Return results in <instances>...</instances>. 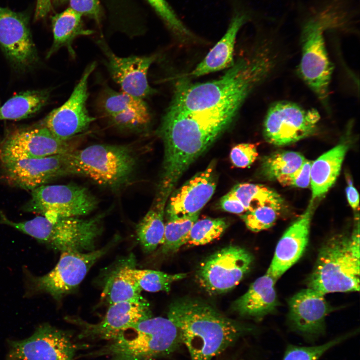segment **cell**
Returning a JSON list of instances; mask_svg holds the SVG:
<instances>
[{
	"label": "cell",
	"instance_id": "6da1fadb",
	"mask_svg": "<svg viewBox=\"0 0 360 360\" xmlns=\"http://www.w3.org/2000/svg\"><path fill=\"white\" fill-rule=\"evenodd\" d=\"M246 100L192 113L168 110L158 130L164 145L160 182L174 190L190 166L230 126Z\"/></svg>",
	"mask_w": 360,
	"mask_h": 360
},
{
	"label": "cell",
	"instance_id": "7a4b0ae2",
	"mask_svg": "<svg viewBox=\"0 0 360 360\" xmlns=\"http://www.w3.org/2000/svg\"><path fill=\"white\" fill-rule=\"evenodd\" d=\"M274 62L270 52L259 50L240 58L218 80L200 84L180 80L168 110L192 113L246 98L270 76Z\"/></svg>",
	"mask_w": 360,
	"mask_h": 360
},
{
	"label": "cell",
	"instance_id": "3957f363",
	"mask_svg": "<svg viewBox=\"0 0 360 360\" xmlns=\"http://www.w3.org/2000/svg\"><path fill=\"white\" fill-rule=\"evenodd\" d=\"M168 318L176 327L191 360H213L252 332L210 304L193 298L173 302Z\"/></svg>",
	"mask_w": 360,
	"mask_h": 360
},
{
	"label": "cell",
	"instance_id": "277c9868",
	"mask_svg": "<svg viewBox=\"0 0 360 360\" xmlns=\"http://www.w3.org/2000/svg\"><path fill=\"white\" fill-rule=\"evenodd\" d=\"M182 344L179 332L169 318L153 316L86 356L98 360H157L171 355Z\"/></svg>",
	"mask_w": 360,
	"mask_h": 360
},
{
	"label": "cell",
	"instance_id": "5b68a950",
	"mask_svg": "<svg viewBox=\"0 0 360 360\" xmlns=\"http://www.w3.org/2000/svg\"><path fill=\"white\" fill-rule=\"evenodd\" d=\"M351 236L339 234L322 246L311 274L308 288L324 295L360 290L359 219Z\"/></svg>",
	"mask_w": 360,
	"mask_h": 360
},
{
	"label": "cell",
	"instance_id": "8992f818",
	"mask_svg": "<svg viewBox=\"0 0 360 360\" xmlns=\"http://www.w3.org/2000/svg\"><path fill=\"white\" fill-rule=\"evenodd\" d=\"M104 216L103 214L89 219L72 217L51 220L40 216L21 222L2 216L0 224L14 228L54 251L85 252L95 250L96 241L102 232Z\"/></svg>",
	"mask_w": 360,
	"mask_h": 360
},
{
	"label": "cell",
	"instance_id": "52a82bcc",
	"mask_svg": "<svg viewBox=\"0 0 360 360\" xmlns=\"http://www.w3.org/2000/svg\"><path fill=\"white\" fill-rule=\"evenodd\" d=\"M72 175L86 177L113 191L132 180L138 164L136 152L128 145L97 144L70 154Z\"/></svg>",
	"mask_w": 360,
	"mask_h": 360
},
{
	"label": "cell",
	"instance_id": "ba28073f",
	"mask_svg": "<svg viewBox=\"0 0 360 360\" xmlns=\"http://www.w3.org/2000/svg\"><path fill=\"white\" fill-rule=\"evenodd\" d=\"M98 204L96 197L85 187L72 184H46L32 191L22 210L54 220L88 215Z\"/></svg>",
	"mask_w": 360,
	"mask_h": 360
},
{
	"label": "cell",
	"instance_id": "9c48e42d",
	"mask_svg": "<svg viewBox=\"0 0 360 360\" xmlns=\"http://www.w3.org/2000/svg\"><path fill=\"white\" fill-rule=\"evenodd\" d=\"M113 244L92 252H64L56 266L42 276H28V294H47L56 300L72 292L81 284L87 274Z\"/></svg>",
	"mask_w": 360,
	"mask_h": 360
},
{
	"label": "cell",
	"instance_id": "30bf717a",
	"mask_svg": "<svg viewBox=\"0 0 360 360\" xmlns=\"http://www.w3.org/2000/svg\"><path fill=\"white\" fill-rule=\"evenodd\" d=\"M325 28L324 22L318 20H310L304 24L302 33V56L298 69L302 80L328 110L334 66L326 46Z\"/></svg>",
	"mask_w": 360,
	"mask_h": 360
},
{
	"label": "cell",
	"instance_id": "8fae6325",
	"mask_svg": "<svg viewBox=\"0 0 360 360\" xmlns=\"http://www.w3.org/2000/svg\"><path fill=\"white\" fill-rule=\"evenodd\" d=\"M320 120V114L314 108L306 109L288 101L277 102L266 116L264 138L274 146L292 144L313 134Z\"/></svg>",
	"mask_w": 360,
	"mask_h": 360
},
{
	"label": "cell",
	"instance_id": "7c38bea8",
	"mask_svg": "<svg viewBox=\"0 0 360 360\" xmlns=\"http://www.w3.org/2000/svg\"><path fill=\"white\" fill-rule=\"evenodd\" d=\"M254 256L239 246L224 248L208 257L196 274L200 286L210 295L227 292L236 287L250 271Z\"/></svg>",
	"mask_w": 360,
	"mask_h": 360
},
{
	"label": "cell",
	"instance_id": "4fadbf2b",
	"mask_svg": "<svg viewBox=\"0 0 360 360\" xmlns=\"http://www.w3.org/2000/svg\"><path fill=\"white\" fill-rule=\"evenodd\" d=\"M72 140L59 139L41 124L18 128L0 142V161L4 164L70 152L75 150Z\"/></svg>",
	"mask_w": 360,
	"mask_h": 360
},
{
	"label": "cell",
	"instance_id": "5bb4252c",
	"mask_svg": "<svg viewBox=\"0 0 360 360\" xmlns=\"http://www.w3.org/2000/svg\"><path fill=\"white\" fill-rule=\"evenodd\" d=\"M96 66V62L85 69L68 100L51 112L40 123L56 138L70 140L86 132L95 120L87 109L88 82Z\"/></svg>",
	"mask_w": 360,
	"mask_h": 360
},
{
	"label": "cell",
	"instance_id": "9a60e30c",
	"mask_svg": "<svg viewBox=\"0 0 360 360\" xmlns=\"http://www.w3.org/2000/svg\"><path fill=\"white\" fill-rule=\"evenodd\" d=\"M78 350L68 332L46 324L25 340L10 341L7 360H76Z\"/></svg>",
	"mask_w": 360,
	"mask_h": 360
},
{
	"label": "cell",
	"instance_id": "2e32d148",
	"mask_svg": "<svg viewBox=\"0 0 360 360\" xmlns=\"http://www.w3.org/2000/svg\"><path fill=\"white\" fill-rule=\"evenodd\" d=\"M0 48L18 70H28L38 64L40 58L26 13L0 6Z\"/></svg>",
	"mask_w": 360,
	"mask_h": 360
},
{
	"label": "cell",
	"instance_id": "e0dca14e",
	"mask_svg": "<svg viewBox=\"0 0 360 360\" xmlns=\"http://www.w3.org/2000/svg\"><path fill=\"white\" fill-rule=\"evenodd\" d=\"M100 113L112 126L124 132L140 134L148 128L152 120L144 100L104 86L97 100Z\"/></svg>",
	"mask_w": 360,
	"mask_h": 360
},
{
	"label": "cell",
	"instance_id": "ac0fdd59",
	"mask_svg": "<svg viewBox=\"0 0 360 360\" xmlns=\"http://www.w3.org/2000/svg\"><path fill=\"white\" fill-rule=\"evenodd\" d=\"M70 152L2 164L4 177L12 186L32 192L58 178L72 175Z\"/></svg>",
	"mask_w": 360,
	"mask_h": 360
},
{
	"label": "cell",
	"instance_id": "d6986e66",
	"mask_svg": "<svg viewBox=\"0 0 360 360\" xmlns=\"http://www.w3.org/2000/svg\"><path fill=\"white\" fill-rule=\"evenodd\" d=\"M153 316L150 305L144 298L110 306L104 318L96 324L80 319L70 320L81 328L80 339L112 340L140 322Z\"/></svg>",
	"mask_w": 360,
	"mask_h": 360
},
{
	"label": "cell",
	"instance_id": "ffe728a7",
	"mask_svg": "<svg viewBox=\"0 0 360 360\" xmlns=\"http://www.w3.org/2000/svg\"><path fill=\"white\" fill-rule=\"evenodd\" d=\"M98 44L105 56L104 66L123 92L142 100L156 92L149 84L148 76L151 66L156 60V54L121 58L104 42L100 41Z\"/></svg>",
	"mask_w": 360,
	"mask_h": 360
},
{
	"label": "cell",
	"instance_id": "44dd1931",
	"mask_svg": "<svg viewBox=\"0 0 360 360\" xmlns=\"http://www.w3.org/2000/svg\"><path fill=\"white\" fill-rule=\"evenodd\" d=\"M324 296L308 288L289 300L290 328L308 341L315 340L326 332V319L332 308Z\"/></svg>",
	"mask_w": 360,
	"mask_h": 360
},
{
	"label": "cell",
	"instance_id": "7402d4cb",
	"mask_svg": "<svg viewBox=\"0 0 360 360\" xmlns=\"http://www.w3.org/2000/svg\"><path fill=\"white\" fill-rule=\"evenodd\" d=\"M217 183L216 164L213 161L204 170L172 193L166 206V218L200 213L214 196Z\"/></svg>",
	"mask_w": 360,
	"mask_h": 360
},
{
	"label": "cell",
	"instance_id": "603a6c76",
	"mask_svg": "<svg viewBox=\"0 0 360 360\" xmlns=\"http://www.w3.org/2000/svg\"><path fill=\"white\" fill-rule=\"evenodd\" d=\"M314 209V202L311 200L306 211L288 228L278 242L266 272L276 281L302 256L308 243Z\"/></svg>",
	"mask_w": 360,
	"mask_h": 360
},
{
	"label": "cell",
	"instance_id": "cb8c5ba5",
	"mask_svg": "<svg viewBox=\"0 0 360 360\" xmlns=\"http://www.w3.org/2000/svg\"><path fill=\"white\" fill-rule=\"evenodd\" d=\"M276 280L266 272L256 280L248 292L233 304V309L242 316L260 320L276 312L279 306Z\"/></svg>",
	"mask_w": 360,
	"mask_h": 360
},
{
	"label": "cell",
	"instance_id": "d4e9b609",
	"mask_svg": "<svg viewBox=\"0 0 360 360\" xmlns=\"http://www.w3.org/2000/svg\"><path fill=\"white\" fill-rule=\"evenodd\" d=\"M172 192V190L160 184L151 208L136 226L137 237L145 253L150 254L154 252L164 242L166 208Z\"/></svg>",
	"mask_w": 360,
	"mask_h": 360
},
{
	"label": "cell",
	"instance_id": "484cf974",
	"mask_svg": "<svg viewBox=\"0 0 360 360\" xmlns=\"http://www.w3.org/2000/svg\"><path fill=\"white\" fill-rule=\"evenodd\" d=\"M346 140L312 162L310 184L312 200L314 202L323 197L335 184L349 148L348 140Z\"/></svg>",
	"mask_w": 360,
	"mask_h": 360
},
{
	"label": "cell",
	"instance_id": "4316f807",
	"mask_svg": "<svg viewBox=\"0 0 360 360\" xmlns=\"http://www.w3.org/2000/svg\"><path fill=\"white\" fill-rule=\"evenodd\" d=\"M242 14H236L222 38L191 72L192 76H201L230 68L234 64V53L239 30L247 20Z\"/></svg>",
	"mask_w": 360,
	"mask_h": 360
},
{
	"label": "cell",
	"instance_id": "83f0119b",
	"mask_svg": "<svg viewBox=\"0 0 360 360\" xmlns=\"http://www.w3.org/2000/svg\"><path fill=\"white\" fill-rule=\"evenodd\" d=\"M133 256L120 263L108 277L102 296L110 306L142 298V290L134 276L135 262Z\"/></svg>",
	"mask_w": 360,
	"mask_h": 360
},
{
	"label": "cell",
	"instance_id": "f1b7e54d",
	"mask_svg": "<svg viewBox=\"0 0 360 360\" xmlns=\"http://www.w3.org/2000/svg\"><path fill=\"white\" fill-rule=\"evenodd\" d=\"M82 16L81 14L70 7L52 17L54 41L46 54L47 58L64 47L67 48L72 58H76V53L72 47L74 40L78 36L92 34V31L84 28Z\"/></svg>",
	"mask_w": 360,
	"mask_h": 360
},
{
	"label": "cell",
	"instance_id": "f546056e",
	"mask_svg": "<svg viewBox=\"0 0 360 360\" xmlns=\"http://www.w3.org/2000/svg\"><path fill=\"white\" fill-rule=\"evenodd\" d=\"M50 98V92L48 90L21 92L0 107V121L22 120L32 117L47 104Z\"/></svg>",
	"mask_w": 360,
	"mask_h": 360
},
{
	"label": "cell",
	"instance_id": "4dcf8cb0",
	"mask_svg": "<svg viewBox=\"0 0 360 360\" xmlns=\"http://www.w3.org/2000/svg\"><path fill=\"white\" fill-rule=\"evenodd\" d=\"M230 192L243 204L246 211L270 206L280 210L283 206L281 196L274 190L260 184L249 183L235 186Z\"/></svg>",
	"mask_w": 360,
	"mask_h": 360
},
{
	"label": "cell",
	"instance_id": "1f68e13d",
	"mask_svg": "<svg viewBox=\"0 0 360 360\" xmlns=\"http://www.w3.org/2000/svg\"><path fill=\"white\" fill-rule=\"evenodd\" d=\"M200 214L167 218L164 242L162 245L164 254L176 252L186 244L192 228L198 220Z\"/></svg>",
	"mask_w": 360,
	"mask_h": 360
},
{
	"label": "cell",
	"instance_id": "d6a6232c",
	"mask_svg": "<svg viewBox=\"0 0 360 360\" xmlns=\"http://www.w3.org/2000/svg\"><path fill=\"white\" fill-rule=\"evenodd\" d=\"M306 160L305 157L298 152H277L263 160L262 172L268 178L276 180L296 172Z\"/></svg>",
	"mask_w": 360,
	"mask_h": 360
},
{
	"label": "cell",
	"instance_id": "836d02e7",
	"mask_svg": "<svg viewBox=\"0 0 360 360\" xmlns=\"http://www.w3.org/2000/svg\"><path fill=\"white\" fill-rule=\"evenodd\" d=\"M228 225L222 218L198 220L192 228L186 244L193 246L210 244L220 238Z\"/></svg>",
	"mask_w": 360,
	"mask_h": 360
},
{
	"label": "cell",
	"instance_id": "e575fe53",
	"mask_svg": "<svg viewBox=\"0 0 360 360\" xmlns=\"http://www.w3.org/2000/svg\"><path fill=\"white\" fill-rule=\"evenodd\" d=\"M133 273L141 289L150 292H169L173 283L187 276L184 273L170 274L160 271L136 268Z\"/></svg>",
	"mask_w": 360,
	"mask_h": 360
},
{
	"label": "cell",
	"instance_id": "d590c367",
	"mask_svg": "<svg viewBox=\"0 0 360 360\" xmlns=\"http://www.w3.org/2000/svg\"><path fill=\"white\" fill-rule=\"evenodd\" d=\"M352 336V334H346L322 344L313 346H299L290 344L285 351L283 360H318L326 352L348 340Z\"/></svg>",
	"mask_w": 360,
	"mask_h": 360
},
{
	"label": "cell",
	"instance_id": "8d00e7d4",
	"mask_svg": "<svg viewBox=\"0 0 360 360\" xmlns=\"http://www.w3.org/2000/svg\"><path fill=\"white\" fill-rule=\"evenodd\" d=\"M280 210L270 206L259 207L246 211L241 216L247 228L260 232L272 227L276 222Z\"/></svg>",
	"mask_w": 360,
	"mask_h": 360
},
{
	"label": "cell",
	"instance_id": "74e56055",
	"mask_svg": "<svg viewBox=\"0 0 360 360\" xmlns=\"http://www.w3.org/2000/svg\"><path fill=\"white\" fill-rule=\"evenodd\" d=\"M161 17L168 28L182 39L192 37L191 32L178 18L165 0H146Z\"/></svg>",
	"mask_w": 360,
	"mask_h": 360
},
{
	"label": "cell",
	"instance_id": "f35d334b",
	"mask_svg": "<svg viewBox=\"0 0 360 360\" xmlns=\"http://www.w3.org/2000/svg\"><path fill=\"white\" fill-rule=\"evenodd\" d=\"M258 155L256 145L252 144H241L232 148L230 158L236 167L246 168L255 162Z\"/></svg>",
	"mask_w": 360,
	"mask_h": 360
},
{
	"label": "cell",
	"instance_id": "ab89813d",
	"mask_svg": "<svg viewBox=\"0 0 360 360\" xmlns=\"http://www.w3.org/2000/svg\"><path fill=\"white\" fill-rule=\"evenodd\" d=\"M312 162L306 160L296 172L276 180L284 186L307 188L310 184V169Z\"/></svg>",
	"mask_w": 360,
	"mask_h": 360
},
{
	"label": "cell",
	"instance_id": "60d3db41",
	"mask_svg": "<svg viewBox=\"0 0 360 360\" xmlns=\"http://www.w3.org/2000/svg\"><path fill=\"white\" fill-rule=\"evenodd\" d=\"M70 8L82 16L98 20L100 15L98 0H70Z\"/></svg>",
	"mask_w": 360,
	"mask_h": 360
},
{
	"label": "cell",
	"instance_id": "b9f144b4",
	"mask_svg": "<svg viewBox=\"0 0 360 360\" xmlns=\"http://www.w3.org/2000/svg\"><path fill=\"white\" fill-rule=\"evenodd\" d=\"M220 206L224 210L234 214H242L246 212L243 204L230 192L220 199Z\"/></svg>",
	"mask_w": 360,
	"mask_h": 360
},
{
	"label": "cell",
	"instance_id": "7bdbcfd3",
	"mask_svg": "<svg viewBox=\"0 0 360 360\" xmlns=\"http://www.w3.org/2000/svg\"><path fill=\"white\" fill-rule=\"evenodd\" d=\"M348 186L346 194L348 203L355 211L359 210V194L353 184L352 181L349 178L347 179Z\"/></svg>",
	"mask_w": 360,
	"mask_h": 360
},
{
	"label": "cell",
	"instance_id": "ee69618b",
	"mask_svg": "<svg viewBox=\"0 0 360 360\" xmlns=\"http://www.w3.org/2000/svg\"><path fill=\"white\" fill-rule=\"evenodd\" d=\"M52 0H37L34 14V20H40L46 17L52 8Z\"/></svg>",
	"mask_w": 360,
	"mask_h": 360
},
{
	"label": "cell",
	"instance_id": "f6af8a7d",
	"mask_svg": "<svg viewBox=\"0 0 360 360\" xmlns=\"http://www.w3.org/2000/svg\"><path fill=\"white\" fill-rule=\"evenodd\" d=\"M65 0H52V1H64Z\"/></svg>",
	"mask_w": 360,
	"mask_h": 360
}]
</instances>
